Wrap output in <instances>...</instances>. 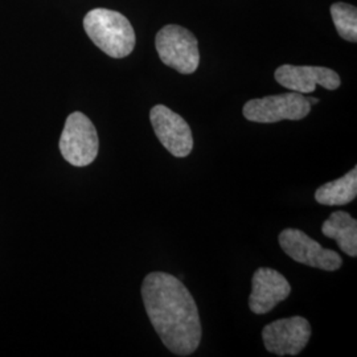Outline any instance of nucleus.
<instances>
[{
	"mask_svg": "<svg viewBox=\"0 0 357 357\" xmlns=\"http://www.w3.org/2000/svg\"><path fill=\"white\" fill-rule=\"evenodd\" d=\"M142 298L149 319L167 349L190 356L202 342V321L196 302L176 277L153 271L142 284Z\"/></svg>",
	"mask_w": 357,
	"mask_h": 357,
	"instance_id": "obj_1",
	"label": "nucleus"
},
{
	"mask_svg": "<svg viewBox=\"0 0 357 357\" xmlns=\"http://www.w3.org/2000/svg\"><path fill=\"white\" fill-rule=\"evenodd\" d=\"M84 28L90 40L113 59L128 57L135 48V32L122 13L96 8L84 19Z\"/></svg>",
	"mask_w": 357,
	"mask_h": 357,
	"instance_id": "obj_2",
	"label": "nucleus"
},
{
	"mask_svg": "<svg viewBox=\"0 0 357 357\" xmlns=\"http://www.w3.org/2000/svg\"><path fill=\"white\" fill-rule=\"evenodd\" d=\"M155 47L163 64L178 70L181 75H192L200 64V52L197 38L188 29L180 26L162 28Z\"/></svg>",
	"mask_w": 357,
	"mask_h": 357,
	"instance_id": "obj_3",
	"label": "nucleus"
},
{
	"mask_svg": "<svg viewBox=\"0 0 357 357\" xmlns=\"http://www.w3.org/2000/svg\"><path fill=\"white\" fill-rule=\"evenodd\" d=\"M98 150V134L89 118L79 112L69 115L60 138V151L65 160L75 167L89 166Z\"/></svg>",
	"mask_w": 357,
	"mask_h": 357,
	"instance_id": "obj_4",
	"label": "nucleus"
},
{
	"mask_svg": "<svg viewBox=\"0 0 357 357\" xmlns=\"http://www.w3.org/2000/svg\"><path fill=\"white\" fill-rule=\"evenodd\" d=\"M243 116L257 123H275L281 121H301L311 112L307 97L291 91L278 96L255 98L245 103Z\"/></svg>",
	"mask_w": 357,
	"mask_h": 357,
	"instance_id": "obj_5",
	"label": "nucleus"
},
{
	"mask_svg": "<svg viewBox=\"0 0 357 357\" xmlns=\"http://www.w3.org/2000/svg\"><path fill=\"white\" fill-rule=\"evenodd\" d=\"M282 250L295 262L310 268L336 271L342 268L343 258L331 249H324L319 243L299 229H284L280 234Z\"/></svg>",
	"mask_w": 357,
	"mask_h": 357,
	"instance_id": "obj_6",
	"label": "nucleus"
},
{
	"mask_svg": "<svg viewBox=\"0 0 357 357\" xmlns=\"http://www.w3.org/2000/svg\"><path fill=\"white\" fill-rule=\"evenodd\" d=\"M311 326L302 317H293L273 321L262 331L264 345L277 356H296L308 344Z\"/></svg>",
	"mask_w": 357,
	"mask_h": 357,
	"instance_id": "obj_7",
	"label": "nucleus"
},
{
	"mask_svg": "<svg viewBox=\"0 0 357 357\" xmlns=\"http://www.w3.org/2000/svg\"><path fill=\"white\" fill-rule=\"evenodd\" d=\"M150 121L156 138L166 147L167 151L175 158H185L193 149L191 128L165 105H156L150 112Z\"/></svg>",
	"mask_w": 357,
	"mask_h": 357,
	"instance_id": "obj_8",
	"label": "nucleus"
},
{
	"mask_svg": "<svg viewBox=\"0 0 357 357\" xmlns=\"http://www.w3.org/2000/svg\"><path fill=\"white\" fill-rule=\"evenodd\" d=\"M274 77L283 88L301 94L315 91L318 85L324 89L336 90L342 84L340 77L335 70L323 66L282 65L275 70Z\"/></svg>",
	"mask_w": 357,
	"mask_h": 357,
	"instance_id": "obj_9",
	"label": "nucleus"
},
{
	"mask_svg": "<svg viewBox=\"0 0 357 357\" xmlns=\"http://www.w3.org/2000/svg\"><path fill=\"white\" fill-rule=\"evenodd\" d=\"M290 294L291 286L281 273L274 268H258L252 280L249 307L252 312L264 315L287 299Z\"/></svg>",
	"mask_w": 357,
	"mask_h": 357,
	"instance_id": "obj_10",
	"label": "nucleus"
},
{
	"mask_svg": "<svg viewBox=\"0 0 357 357\" xmlns=\"http://www.w3.org/2000/svg\"><path fill=\"white\" fill-rule=\"evenodd\" d=\"M323 236L332 238L349 257L357 255V221L349 213L337 211L323 222Z\"/></svg>",
	"mask_w": 357,
	"mask_h": 357,
	"instance_id": "obj_11",
	"label": "nucleus"
},
{
	"mask_svg": "<svg viewBox=\"0 0 357 357\" xmlns=\"http://www.w3.org/2000/svg\"><path fill=\"white\" fill-rule=\"evenodd\" d=\"M357 196V167L343 178L323 184L315 192V200L321 205H347Z\"/></svg>",
	"mask_w": 357,
	"mask_h": 357,
	"instance_id": "obj_12",
	"label": "nucleus"
},
{
	"mask_svg": "<svg viewBox=\"0 0 357 357\" xmlns=\"http://www.w3.org/2000/svg\"><path fill=\"white\" fill-rule=\"evenodd\" d=\"M333 24L336 26L340 38L347 41L356 43L357 40V8L355 6L345 3H335L331 7Z\"/></svg>",
	"mask_w": 357,
	"mask_h": 357,
	"instance_id": "obj_13",
	"label": "nucleus"
},
{
	"mask_svg": "<svg viewBox=\"0 0 357 357\" xmlns=\"http://www.w3.org/2000/svg\"><path fill=\"white\" fill-rule=\"evenodd\" d=\"M307 101L310 102L311 106H312V105H317V103H319V100H318V98H314V97H310V98H307Z\"/></svg>",
	"mask_w": 357,
	"mask_h": 357,
	"instance_id": "obj_14",
	"label": "nucleus"
}]
</instances>
